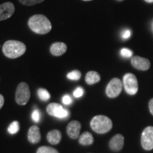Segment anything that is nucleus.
<instances>
[{
  "label": "nucleus",
  "mask_w": 153,
  "mask_h": 153,
  "mask_svg": "<svg viewBox=\"0 0 153 153\" xmlns=\"http://www.w3.org/2000/svg\"><path fill=\"white\" fill-rule=\"evenodd\" d=\"M28 25L32 31L41 35L49 33L52 28V25L49 19L42 14L32 16L28 19Z\"/></svg>",
  "instance_id": "nucleus-1"
},
{
  "label": "nucleus",
  "mask_w": 153,
  "mask_h": 153,
  "mask_svg": "<svg viewBox=\"0 0 153 153\" xmlns=\"http://www.w3.org/2000/svg\"><path fill=\"white\" fill-rule=\"evenodd\" d=\"M26 51V47L21 41L10 40L5 42L2 47V52L6 57L15 59L22 56Z\"/></svg>",
  "instance_id": "nucleus-2"
},
{
  "label": "nucleus",
  "mask_w": 153,
  "mask_h": 153,
  "mask_svg": "<svg viewBox=\"0 0 153 153\" xmlns=\"http://www.w3.org/2000/svg\"><path fill=\"white\" fill-rule=\"evenodd\" d=\"M91 129L96 133L104 134L108 133L112 128L113 123L109 118L103 115H99L94 117L91 120Z\"/></svg>",
  "instance_id": "nucleus-3"
},
{
  "label": "nucleus",
  "mask_w": 153,
  "mask_h": 153,
  "mask_svg": "<svg viewBox=\"0 0 153 153\" xmlns=\"http://www.w3.org/2000/svg\"><path fill=\"white\" fill-rule=\"evenodd\" d=\"M30 91L28 84L22 82L18 85L16 91V101L19 105H26L29 101Z\"/></svg>",
  "instance_id": "nucleus-4"
},
{
  "label": "nucleus",
  "mask_w": 153,
  "mask_h": 153,
  "mask_svg": "<svg viewBox=\"0 0 153 153\" xmlns=\"http://www.w3.org/2000/svg\"><path fill=\"white\" fill-rule=\"evenodd\" d=\"M123 85L126 92L130 95H135L138 90L137 78L132 73H127L123 76Z\"/></svg>",
  "instance_id": "nucleus-5"
},
{
  "label": "nucleus",
  "mask_w": 153,
  "mask_h": 153,
  "mask_svg": "<svg viewBox=\"0 0 153 153\" xmlns=\"http://www.w3.org/2000/svg\"><path fill=\"white\" fill-rule=\"evenodd\" d=\"M123 88V82L118 78H114L109 82L106 89V94L109 98H116L120 94Z\"/></svg>",
  "instance_id": "nucleus-6"
},
{
  "label": "nucleus",
  "mask_w": 153,
  "mask_h": 153,
  "mask_svg": "<svg viewBox=\"0 0 153 153\" xmlns=\"http://www.w3.org/2000/svg\"><path fill=\"white\" fill-rule=\"evenodd\" d=\"M47 113L51 116L57 118H67L70 115L68 110L63 108L62 105L57 103H51L46 108Z\"/></svg>",
  "instance_id": "nucleus-7"
},
{
  "label": "nucleus",
  "mask_w": 153,
  "mask_h": 153,
  "mask_svg": "<svg viewBox=\"0 0 153 153\" xmlns=\"http://www.w3.org/2000/svg\"><path fill=\"white\" fill-rule=\"evenodd\" d=\"M141 145L145 150L153 149V127L148 126L145 128L141 136Z\"/></svg>",
  "instance_id": "nucleus-8"
},
{
  "label": "nucleus",
  "mask_w": 153,
  "mask_h": 153,
  "mask_svg": "<svg viewBox=\"0 0 153 153\" xmlns=\"http://www.w3.org/2000/svg\"><path fill=\"white\" fill-rule=\"evenodd\" d=\"M15 7L11 2H5L0 5V22L9 19L14 14Z\"/></svg>",
  "instance_id": "nucleus-9"
},
{
  "label": "nucleus",
  "mask_w": 153,
  "mask_h": 153,
  "mask_svg": "<svg viewBox=\"0 0 153 153\" xmlns=\"http://www.w3.org/2000/svg\"><path fill=\"white\" fill-rule=\"evenodd\" d=\"M131 64L137 70L145 71L150 67V62L149 60L140 56H134L131 59Z\"/></svg>",
  "instance_id": "nucleus-10"
},
{
  "label": "nucleus",
  "mask_w": 153,
  "mask_h": 153,
  "mask_svg": "<svg viewBox=\"0 0 153 153\" xmlns=\"http://www.w3.org/2000/svg\"><path fill=\"white\" fill-rule=\"evenodd\" d=\"M80 130H81V124L79 122L72 120L67 127V133L70 138L76 139L79 135Z\"/></svg>",
  "instance_id": "nucleus-11"
},
{
  "label": "nucleus",
  "mask_w": 153,
  "mask_h": 153,
  "mask_svg": "<svg viewBox=\"0 0 153 153\" xmlns=\"http://www.w3.org/2000/svg\"><path fill=\"white\" fill-rule=\"evenodd\" d=\"M124 145V137L120 134L116 135L111 138L109 142V147L111 150L116 151H120L123 148Z\"/></svg>",
  "instance_id": "nucleus-12"
},
{
  "label": "nucleus",
  "mask_w": 153,
  "mask_h": 153,
  "mask_svg": "<svg viewBox=\"0 0 153 153\" xmlns=\"http://www.w3.org/2000/svg\"><path fill=\"white\" fill-rule=\"evenodd\" d=\"M67 45L62 42H55L51 45L50 48V52L54 56H60L65 53L67 51Z\"/></svg>",
  "instance_id": "nucleus-13"
},
{
  "label": "nucleus",
  "mask_w": 153,
  "mask_h": 153,
  "mask_svg": "<svg viewBox=\"0 0 153 153\" xmlns=\"http://www.w3.org/2000/svg\"><path fill=\"white\" fill-rule=\"evenodd\" d=\"M41 135L40 133V129L37 126H33L28 130V139L30 143L36 144L38 143L41 140Z\"/></svg>",
  "instance_id": "nucleus-14"
},
{
  "label": "nucleus",
  "mask_w": 153,
  "mask_h": 153,
  "mask_svg": "<svg viewBox=\"0 0 153 153\" xmlns=\"http://www.w3.org/2000/svg\"><path fill=\"white\" fill-rule=\"evenodd\" d=\"M62 138V134L58 130H53L50 131L47 135L48 141L52 145H57L60 142Z\"/></svg>",
  "instance_id": "nucleus-15"
},
{
  "label": "nucleus",
  "mask_w": 153,
  "mask_h": 153,
  "mask_svg": "<svg viewBox=\"0 0 153 153\" xmlns=\"http://www.w3.org/2000/svg\"><path fill=\"white\" fill-rule=\"evenodd\" d=\"M101 76L98 72L94 71H90L87 72L85 76V81L88 85H94L100 81Z\"/></svg>",
  "instance_id": "nucleus-16"
},
{
  "label": "nucleus",
  "mask_w": 153,
  "mask_h": 153,
  "mask_svg": "<svg viewBox=\"0 0 153 153\" xmlns=\"http://www.w3.org/2000/svg\"><path fill=\"white\" fill-rule=\"evenodd\" d=\"M79 143L82 145H90L94 143L92 135L89 132H85L79 137Z\"/></svg>",
  "instance_id": "nucleus-17"
},
{
  "label": "nucleus",
  "mask_w": 153,
  "mask_h": 153,
  "mask_svg": "<svg viewBox=\"0 0 153 153\" xmlns=\"http://www.w3.org/2000/svg\"><path fill=\"white\" fill-rule=\"evenodd\" d=\"M38 98L43 101H48L51 99V94L47 89L43 88H39L37 91Z\"/></svg>",
  "instance_id": "nucleus-18"
},
{
  "label": "nucleus",
  "mask_w": 153,
  "mask_h": 153,
  "mask_svg": "<svg viewBox=\"0 0 153 153\" xmlns=\"http://www.w3.org/2000/svg\"><path fill=\"white\" fill-rule=\"evenodd\" d=\"M19 128H20V126H19V122L14 121L9 125L8 128V132L10 134H11V135H14V134L18 133Z\"/></svg>",
  "instance_id": "nucleus-19"
},
{
  "label": "nucleus",
  "mask_w": 153,
  "mask_h": 153,
  "mask_svg": "<svg viewBox=\"0 0 153 153\" xmlns=\"http://www.w3.org/2000/svg\"><path fill=\"white\" fill-rule=\"evenodd\" d=\"M36 153H59L58 151L55 149L48 146L40 147L37 150Z\"/></svg>",
  "instance_id": "nucleus-20"
},
{
  "label": "nucleus",
  "mask_w": 153,
  "mask_h": 153,
  "mask_svg": "<svg viewBox=\"0 0 153 153\" xmlns=\"http://www.w3.org/2000/svg\"><path fill=\"white\" fill-rule=\"evenodd\" d=\"M81 72L79 70H74V71L69 72L67 77L70 80H79L81 78Z\"/></svg>",
  "instance_id": "nucleus-21"
},
{
  "label": "nucleus",
  "mask_w": 153,
  "mask_h": 153,
  "mask_svg": "<svg viewBox=\"0 0 153 153\" xmlns=\"http://www.w3.org/2000/svg\"><path fill=\"white\" fill-rule=\"evenodd\" d=\"M20 3L26 6H33L43 2L44 0H19Z\"/></svg>",
  "instance_id": "nucleus-22"
},
{
  "label": "nucleus",
  "mask_w": 153,
  "mask_h": 153,
  "mask_svg": "<svg viewBox=\"0 0 153 153\" xmlns=\"http://www.w3.org/2000/svg\"><path fill=\"white\" fill-rule=\"evenodd\" d=\"M31 117L34 122H36V123H38V122L41 120V112H40V111L37 109V108L34 109L33 111V112H32Z\"/></svg>",
  "instance_id": "nucleus-23"
},
{
  "label": "nucleus",
  "mask_w": 153,
  "mask_h": 153,
  "mask_svg": "<svg viewBox=\"0 0 153 153\" xmlns=\"http://www.w3.org/2000/svg\"><path fill=\"white\" fill-rule=\"evenodd\" d=\"M84 94V89L81 87H78L76 88L75 90L74 91L73 95L75 98H79L82 95Z\"/></svg>",
  "instance_id": "nucleus-24"
},
{
  "label": "nucleus",
  "mask_w": 153,
  "mask_h": 153,
  "mask_svg": "<svg viewBox=\"0 0 153 153\" xmlns=\"http://www.w3.org/2000/svg\"><path fill=\"white\" fill-rule=\"evenodd\" d=\"M120 55L124 57H131L133 55V52L128 48H123L120 51Z\"/></svg>",
  "instance_id": "nucleus-25"
},
{
  "label": "nucleus",
  "mask_w": 153,
  "mask_h": 153,
  "mask_svg": "<svg viewBox=\"0 0 153 153\" xmlns=\"http://www.w3.org/2000/svg\"><path fill=\"white\" fill-rule=\"evenodd\" d=\"M62 101V103L65 105H70L72 104V99L71 98V97H70V96L66 94V95L63 96Z\"/></svg>",
  "instance_id": "nucleus-26"
},
{
  "label": "nucleus",
  "mask_w": 153,
  "mask_h": 153,
  "mask_svg": "<svg viewBox=\"0 0 153 153\" xmlns=\"http://www.w3.org/2000/svg\"><path fill=\"white\" fill-rule=\"evenodd\" d=\"M122 36H123V38H128L130 36H131V30H126L125 31L123 32V35H122Z\"/></svg>",
  "instance_id": "nucleus-27"
},
{
  "label": "nucleus",
  "mask_w": 153,
  "mask_h": 153,
  "mask_svg": "<svg viewBox=\"0 0 153 153\" xmlns=\"http://www.w3.org/2000/svg\"><path fill=\"white\" fill-rule=\"evenodd\" d=\"M149 109H150V113L153 116V99H151L150 102H149Z\"/></svg>",
  "instance_id": "nucleus-28"
},
{
  "label": "nucleus",
  "mask_w": 153,
  "mask_h": 153,
  "mask_svg": "<svg viewBox=\"0 0 153 153\" xmlns=\"http://www.w3.org/2000/svg\"><path fill=\"white\" fill-rule=\"evenodd\" d=\"M4 104V98L2 95L0 94V109L2 108Z\"/></svg>",
  "instance_id": "nucleus-29"
},
{
  "label": "nucleus",
  "mask_w": 153,
  "mask_h": 153,
  "mask_svg": "<svg viewBox=\"0 0 153 153\" xmlns=\"http://www.w3.org/2000/svg\"><path fill=\"white\" fill-rule=\"evenodd\" d=\"M145 1H147V2H148V3L153 2V0H145Z\"/></svg>",
  "instance_id": "nucleus-30"
},
{
  "label": "nucleus",
  "mask_w": 153,
  "mask_h": 153,
  "mask_svg": "<svg viewBox=\"0 0 153 153\" xmlns=\"http://www.w3.org/2000/svg\"><path fill=\"white\" fill-rule=\"evenodd\" d=\"M83 1H91V0H83Z\"/></svg>",
  "instance_id": "nucleus-31"
}]
</instances>
